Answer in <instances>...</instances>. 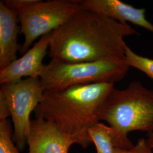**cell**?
<instances>
[{"label": "cell", "mask_w": 153, "mask_h": 153, "mask_svg": "<svg viewBox=\"0 0 153 153\" xmlns=\"http://www.w3.org/2000/svg\"><path fill=\"white\" fill-rule=\"evenodd\" d=\"M138 35L127 23L81 8L52 33L51 60L76 63L107 59L123 60L126 36Z\"/></svg>", "instance_id": "1"}, {"label": "cell", "mask_w": 153, "mask_h": 153, "mask_svg": "<svg viewBox=\"0 0 153 153\" xmlns=\"http://www.w3.org/2000/svg\"><path fill=\"white\" fill-rule=\"evenodd\" d=\"M114 85L98 83L45 91L34 111L36 118L51 123L74 144L87 148L91 143L88 130L100 122L99 110Z\"/></svg>", "instance_id": "2"}, {"label": "cell", "mask_w": 153, "mask_h": 153, "mask_svg": "<svg viewBox=\"0 0 153 153\" xmlns=\"http://www.w3.org/2000/svg\"><path fill=\"white\" fill-rule=\"evenodd\" d=\"M99 119L113 129L117 148L131 149L134 145L128 138L129 132L153 131V90L139 81L124 89L114 88L100 108Z\"/></svg>", "instance_id": "3"}, {"label": "cell", "mask_w": 153, "mask_h": 153, "mask_svg": "<svg viewBox=\"0 0 153 153\" xmlns=\"http://www.w3.org/2000/svg\"><path fill=\"white\" fill-rule=\"evenodd\" d=\"M129 68L120 59L76 63L51 60L44 66L40 79L45 91L98 83L115 84L126 76Z\"/></svg>", "instance_id": "4"}, {"label": "cell", "mask_w": 153, "mask_h": 153, "mask_svg": "<svg viewBox=\"0 0 153 153\" xmlns=\"http://www.w3.org/2000/svg\"><path fill=\"white\" fill-rule=\"evenodd\" d=\"M81 8L79 0H39L18 10L20 33L24 37L20 53H25L37 39L59 28Z\"/></svg>", "instance_id": "5"}, {"label": "cell", "mask_w": 153, "mask_h": 153, "mask_svg": "<svg viewBox=\"0 0 153 153\" xmlns=\"http://www.w3.org/2000/svg\"><path fill=\"white\" fill-rule=\"evenodd\" d=\"M0 90L7 100L14 126V139L18 148L27 145L30 116L44 97L45 90L39 78H26L1 85Z\"/></svg>", "instance_id": "6"}, {"label": "cell", "mask_w": 153, "mask_h": 153, "mask_svg": "<svg viewBox=\"0 0 153 153\" xmlns=\"http://www.w3.org/2000/svg\"><path fill=\"white\" fill-rule=\"evenodd\" d=\"M51 35L41 37L22 57L0 70L1 85L26 78H40L45 66L43 60L48 54Z\"/></svg>", "instance_id": "7"}, {"label": "cell", "mask_w": 153, "mask_h": 153, "mask_svg": "<svg viewBox=\"0 0 153 153\" xmlns=\"http://www.w3.org/2000/svg\"><path fill=\"white\" fill-rule=\"evenodd\" d=\"M74 144L49 122L39 118L31 120L28 153H68Z\"/></svg>", "instance_id": "8"}, {"label": "cell", "mask_w": 153, "mask_h": 153, "mask_svg": "<svg viewBox=\"0 0 153 153\" xmlns=\"http://www.w3.org/2000/svg\"><path fill=\"white\" fill-rule=\"evenodd\" d=\"M82 8L88 9L121 23L131 22L153 33V25L146 18V10L119 0H83Z\"/></svg>", "instance_id": "9"}, {"label": "cell", "mask_w": 153, "mask_h": 153, "mask_svg": "<svg viewBox=\"0 0 153 153\" xmlns=\"http://www.w3.org/2000/svg\"><path fill=\"white\" fill-rule=\"evenodd\" d=\"M18 11L0 1V70L4 69L16 59V53L21 45L18 43Z\"/></svg>", "instance_id": "10"}, {"label": "cell", "mask_w": 153, "mask_h": 153, "mask_svg": "<svg viewBox=\"0 0 153 153\" xmlns=\"http://www.w3.org/2000/svg\"><path fill=\"white\" fill-rule=\"evenodd\" d=\"M88 136L97 153H116L115 134L110 126L99 122L89 129Z\"/></svg>", "instance_id": "11"}, {"label": "cell", "mask_w": 153, "mask_h": 153, "mask_svg": "<svg viewBox=\"0 0 153 153\" xmlns=\"http://www.w3.org/2000/svg\"><path fill=\"white\" fill-rule=\"evenodd\" d=\"M123 60L129 67L142 71L153 80V59L138 55L127 45Z\"/></svg>", "instance_id": "12"}, {"label": "cell", "mask_w": 153, "mask_h": 153, "mask_svg": "<svg viewBox=\"0 0 153 153\" xmlns=\"http://www.w3.org/2000/svg\"><path fill=\"white\" fill-rule=\"evenodd\" d=\"M10 121H0V153H19L13 142Z\"/></svg>", "instance_id": "13"}, {"label": "cell", "mask_w": 153, "mask_h": 153, "mask_svg": "<svg viewBox=\"0 0 153 153\" xmlns=\"http://www.w3.org/2000/svg\"><path fill=\"white\" fill-rule=\"evenodd\" d=\"M152 149L146 139L140 138L131 149L126 150L117 148L116 153H153Z\"/></svg>", "instance_id": "14"}, {"label": "cell", "mask_w": 153, "mask_h": 153, "mask_svg": "<svg viewBox=\"0 0 153 153\" xmlns=\"http://www.w3.org/2000/svg\"><path fill=\"white\" fill-rule=\"evenodd\" d=\"M39 0H5V4L11 9L18 11L19 9L32 5L37 2Z\"/></svg>", "instance_id": "15"}, {"label": "cell", "mask_w": 153, "mask_h": 153, "mask_svg": "<svg viewBox=\"0 0 153 153\" xmlns=\"http://www.w3.org/2000/svg\"><path fill=\"white\" fill-rule=\"evenodd\" d=\"M11 116L9 103L5 95L0 90V121L7 120Z\"/></svg>", "instance_id": "16"}, {"label": "cell", "mask_w": 153, "mask_h": 153, "mask_svg": "<svg viewBox=\"0 0 153 153\" xmlns=\"http://www.w3.org/2000/svg\"><path fill=\"white\" fill-rule=\"evenodd\" d=\"M148 138L146 139L149 145L150 146V147L153 149V131L148 133Z\"/></svg>", "instance_id": "17"}]
</instances>
